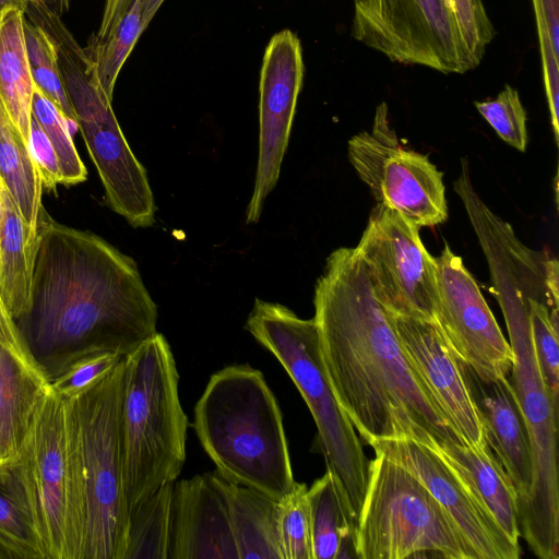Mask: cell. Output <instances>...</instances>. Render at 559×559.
<instances>
[{
  "mask_svg": "<svg viewBox=\"0 0 559 559\" xmlns=\"http://www.w3.org/2000/svg\"><path fill=\"white\" fill-rule=\"evenodd\" d=\"M308 487L295 483L289 493L278 500V536L283 559H313Z\"/></svg>",
  "mask_w": 559,
  "mask_h": 559,
  "instance_id": "d6a6232c",
  "label": "cell"
},
{
  "mask_svg": "<svg viewBox=\"0 0 559 559\" xmlns=\"http://www.w3.org/2000/svg\"><path fill=\"white\" fill-rule=\"evenodd\" d=\"M49 388L47 373L0 298V461L16 455Z\"/></svg>",
  "mask_w": 559,
  "mask_h": 559,
  "instance_id": "ffe728a7",
  "label": "cell"
},
{
  "mask_svg": "<svg viewBox=\"0 0 559 559\" xmlns=\"http://www.w3.org/2000/svg\"><path fill=\"white\" fill-rule=\"evenodd\" d=\"M124 357L74 401L86 491L83 559H123L129 528L120 444Z\"/></svg>",
  "mask_w": 559,
  "mask_h": 559,
  "instance_id": "30bf717a",
  "label": "cell"
},
{
  "mask_svg": "<svg viewBox=\"0 0 559 559\" xmlns=\"http://www.w3.org/2000/svg\"><path fill=\"white\" fill-rule=\"evenodd\" d=\"M462 370L487 444L512 481L520 509L533 484V457L526 424L509 376L486 380L464 361Z\"/></svg>",
  "mask_w": 559,
  "mask_h": 559,
  "instance_id": "d6986e66",
  "label": "cell"
},
{
  "mask_svg": "<svg viewBox=\"0 0 559 559\" xmlns=\"http://www.w3.org/2000/svg\"><path fill=\"white\" fill-rule=\"evenodd\" d=\"M386 313L411 368L451 428L468 445L487 444L481 420L465 382L462 360L438 322Z\"/></svg>",
  "mask_w": 559,
  "mask_h": 559,
  "instance_id": "e0dca14e",
  "label": "cell"
},
{
  "mask_svg": "<svg viewBox=\"0 0 559 559\" xmlns=\"http://www.w3.org/2000/svg\"><path fill=\"white\" fill-rule=\"evenodd\" d=\"M16 456L44 559H83L87 507L74 401L50 386Z\"/></svg>",
  "mask_w": 559,
  "mask_h": 559,
  "instance_id": "5b68a950",
  "label": "cell"
},
{
  "mask_svg": "<svg viewBox=\"0 0 559 559\" xmlns=\"http://www.w3.org/2000/svg\"><path fill=\"white\" fill-rule=\"evenodd\" d=\"M419 229L396 211L377 205L355 249L388 312L436 320V257L425 248Z\"/></svg>",
  "mask_w": 559,
  "mask_h": 559,
  "instance_id": "4fadbf2b",
  "label": "cell"
},
{
  "mask_svg": "<svg viewBox=\"0 0 559 559\" xmlns=\"http://www.w3.org/2000/svg\"><path fill=\"white\" fill-rule=\"evenodd\" d=\"M400 463L435 497L454 521L476 559H518L520 544L503 532L465 476L433 448L409 438L370 445Z\"/></svg>",
  "mask_w": 559,
  "mask_h": 559,
  "instance_id": "2e32d148",
  "label": "cell"
},
{
  "mask_svg": "<svg viewBox=\"0 0 559 559\" xmlns=\"http://www.w3.org/2000/svg\"><path fill=\"white\" fill-rule=\"evenodd\" d=\"M245 328L281 362L299 390L314 419L326 469L342 485L357 523L370 460L334 395L313 318L301 319L281 304L257 298Z\"/></svg>",
  "mask_w": 559,
  "mask_h": 559,
  "instance_id": "8992f818",
  "label": "cell"
},
{
  "mask_svg": "<svg viewBox=\"0 0 559 559\" xmlns=\"http://www.w3.org/2000/svg\"><path fill=\"white\" fill-rule=\"evenodd\" d=\"M36 230L31 308L16 323L48 379L78 354L126 356L157 332V306L131 257L43 206Z\"/></svg>",
  "mask_w": 559,
  "mask_h": 559,
  "instance_id": "7a4b0ae2",
  "label": "cell"
},
{
  "mask_svg": "<svg viewBox=\"0 0 559 559\" xmlns=\"http://www.w3.org/2000/svg\"><path fill=\"white\" fill-rule=\"evenodd\" d=\"M224 493L238 559H283L278 536V501L212 473Z\"/></svg>",
  "mask_w": 559,
  "mask_h": 559,
  "instance_id": "7402d4cb",
  "label": "cell"
},
{
  "mask_svg": "<svg viewBox=\"0 0 559 559\" xmlns=\"http://www.w3.org/2000/svg\"><path fill=\"white\" fill-rule=\"evenodd\" d=\"M133 0H105L104 12L99 28L94 35L96 39H104L116 27Z\"/></svg>",
  "mask_w": 559,
  "mask_h": 559,
  "instance_id": "ab89813d",
  "label": "cell"
},
{
  "mask_svg": "<svg viewBox=\"0 0 559 559\" xmlns=\"http://www.w3.org/2000/svg\"><path fill=\"white\" fill-rule=\"evenodd\" d=\"M169 343L158 332L124 356L120 411L122 478L129 514L178 478L186 461L188 417Z\"/></svg>",
  "mask_w": 559,
  "mask_h": 559,
  "instance_id": "277c9868",
  "label": "cell"
},
{
  "mask_svg": "<svg viewBox=\"0 0 559 559\" xmlns=\"http://www.w3.org/2000/svg\"><path fill=\"white\" fill-rule=\"evenodd\" d=\"M531 334L544 382L555 402H559L558 308L543 300L530 304Z\"/></svg>",
  "mask_w": 559,
  "mask_h": 559,
  "instance_id": "836d02e7",
  "label": "cell"
},
{
  "mask_svg": "<svg viewBox=\"0 0 559 559\" xmlns=\"http://www.w3.org/2000/svg\"><path fill=\"white\" fill-rule=\"evenodd\" d=\"M350 35L393 62L472 70L451 0H353Z\"/></svg>",
  "mask_w": 559,
  "mask_h": 559,
  "instance_id": "8fae6325",
  "label": "cell"
},
{
  "mask_svg": "<svg viewBox=\"0 0 559 559\" xmlns=\"http://www.w3.org/2000/svg\"><path fill=\"white\" fill-rule=\"evenodd\" d=\"M0 298L15 321L31 308L37 231L21 216L0 180Z\"/></svg>",
  "mask_w": 559,
  "mask_h": 559,
  "instance_id": "603a6c76",
  "label": "cell"
},
{
  "mask_svg": "<svg viewBox=\"0 0 559 559\" xmlns=\"http://www.w3.org/2000/svg\"><path fill=\"white\" fill-rule=\"evenodd\" d=\"M174 483L159 487L130 512L123 559H169Z\"/></svg>",
  "mask_w": 559,
  "mask_h": 559,
  "instance_id": "83f0119b",
  "label": "cell"
},
{
  "mask_svg": "<svg viewBox=\"0 0 559 559\" xmlns=\"http://www.w3.org/2000/svg\"><path fill=\"white\" fill-rule=\"evenodd\" d=\"M559 0H532L535 17H542L555 51L559 55Z\"/></svg>",
  "mask_w": 559,
  "mask_h": 559,
  "instance_id": "f35d334b",
  "label": "cell"
},
{
  "mask_svg": "<svg viewBox=\"0 0 559 559\" xmlns=\"http://www.w3.org/2000/svg\"><path fill=\"white\" fill-rule=\"evenodd\" d=\"M321 356L334 395L369 447L409 438L456 442L455 433L411 368L355 248L326 259L314 287Z\"/></svg>",
  "mask_w": 559,
  "mask_h": 559,
  "instance_id": "6da1fadb",
  "label": "cell"
},
{
  "mask_svg": "<svg viewBox=\"0 0 559 559\" xmlns=\"http://www.w3.org/2000/svg\"><path fill=\"white\" fill-rule=\"evenodd\" d=\"M312 558H356V519L346 493L329 469L307 490Z\"/></svg>",
  "mask_w": 559,
  "mask_h": 559,
  "instance_id": "cb8c5ba5",
  "label": "cell"
},
{
  "mask_svg": "<svg viewBox=\"0 0 559 559\" xmlns=\"http://www.w3.org/2000/svg\"><path fill=\"white\" fill-rule=\"evenodd\" d=\"M0 222H1V198H0Z\"/></svg>",
  "mask_w": 559,
  "mask_h": 559,
  "instance_id": "ee69618b",
  "label": "cell"
},
{
  "mask_svg": "<svg viewBox=\"0 0 559 559\" xmlns=\"http://www.w3.org/2000/svg\"><path fill=\"white\" fill-rule=\"evenodd\" d=\"M355 538L359 559H476L427 488L400 463L374 451Z\"/></svg>",
  "mask_w": 559,
  "mask_h": 559,
  "instance_id": "52a82bcc",
  "label": "cell"
},
{
  "mask_svg": "<svg viewBox=\"0 0 559 559\" xmlns=\"http://www.w3.org/2000/svg\"><path fill=\"white\" fill-rule=\"evenodd\" d=\"M37 22L56 43L62 81L108 205L134 228L152 226L156 206L146 170L130 148L111 102L92 83L84 48L61 17L43 14Z\"/></svg>",
  "mask_w": 559,
  "mask_h": 559,
  "instance_id": "ba28073f",
  "label": "cell"
},
{
  "mask_svg": "<svg viewBox=\"0 0 559 559\" xmlns=\"http://www.w3.org/2000/svg\"><path fill=\"white\" fill-rule=\"evenodd\" d=\"M537 37L539 43L543 79L550 112V122L555 141L558 144L559 136V55L555 51L549 37L547 25L542 17H535Z\"/></svg>",
  "mask_w": 559,
  "mask_h": 559,
  "instance_id": "8d00e7d4",
  "label": "cell"
},
{
  "mask_svg": "<svg viewBox=\"0 0 559 559\" xmlns=\"http://www.w3.org/2000/svg\"><path fill=\"white\" fill-rule=\"evenodd\" d=\"M163 2L164 0H142V26L144 31Z\"/></svg>",
  "mask_w": 559,
  "mask_h": 559,
  "instance_id": "b9f144b4",
  "label": "cell"
},
{
  "mask_svg": "<svg viewBox=\"0 0 559 559\" xmlns=\"http://www.w3.org/2000/svg\"><path fill=\"white\" fill-rule=\"evenodd\" d=\"M513 358L509 379L523 414L533 457V484L519 509L520 537L542 559L559 557L558 403L534 352L530 308L501 309Z\"/></svg>",
  "mask_w": 559,
  "mask_h": 559,
  "instance_id": "9c48e42d",
  "label": "cell"
},
{
  "mask_svg": "<svg viewBox=\"0 0 559 559\" xmlns=\"http://www.w3.org/2000/svg\"><path fill=\"white\" fill-rule=\"evenodd\" d=\"M193 429L224 479L281 500L295 485L283 416L263 373L231 365L213 373Z\"/></svg>",
  "mask_w": 559,
  "mask_h": 559,
  "instance_id": "3957f363",
  "label": "cell"
},
{
  "mask_svg": "<svg viewBox=\"0 0 559 559\" xmlns=\"http://www.w3.org/2000/svg\"><path fill=\"white\" fill-rule=\"evenodd\" d=\"M429 447L465 476L503 532L513 543L519 544L518 495L488 444L472 447L456 442H435Z\"/></svg>",
  "mask_w": 559,
  "mask_h": 559,
  "instance_id": "44dd1931",
  "label": "cell"
},
{
  "mask_svg": "<svg viewBox=\"0 0 559 559\" xmlns=\"http://www.w3.org/2000/svg\"><path fill=\"white\" fill-rule=\"evenodd\" d=\"M111 350H90L69 358L50 378L51 389L75 401L103 380L123 358Z\"/></svg>",
  "mask_w": 559,
  "mask_h": 559,
  "instance_id": "1f68e13d",
  "label": "cell"
},
{
  "mask_svg": "<svg viewBox=\"0 0 559 559\" xmlns=\"http://www.w3.org/2000/svg\"><path fill=\"white\" fill-rule=\"evenodd\" d=\"M0 559H44L16 455L0 461Z\"/></svg>",
  "mask_w": 559,
  "mask_h": 559,
  "instance_id": "484cf974",
  "label": "cell"
},
{
  "mask_svg": "<svg viewBox=\"0 0 559 559\" xmlns=\"http://www.w3.org/2000/svg\"><path fill=\"white\" fill-rule=\"evenodd\" d=\"M455 22L472 70L479 66L496 31L481 0H451Z\"/></svg>",
  "mask_w": 559,
  "mask_h": 559,
  "instance_id": "d590c367",
  "label": "cell"
},
{
  "mask_svg": "<svg viewBox=\"0 0 559 559\" xmlns=\"http://www.w3.org/2000/svg\"><path fill=\"white\" fill-rule=\"evenodd\" d=\"M436 263V321L449 344L480 378L493 380L509 376L511 346L463 260L444 242Z\"/></svg>",
  "mask_w": 559,
  "mask_h": 559,
  "instance_id": "5bb4252c",
  "label": "cell"
},
{
  "mask_svg": "<svg viewBox=\"0 0 559 559\" xmlns=\"http://www.w3.org/2000/svg\"><path fill=\"white\" fill-rule=\"evenodd\" d=\"M24 37L35 86L69 121L78 127V118L62 81L53 38L26 15L24 16Z\"/></svg>",
  "mask_w": 559,
  "mask_h": 559,
  "instance_id": "f546056e",
  "label": "cell"
},
{
  "mask_svg": "<svg viewBox=\"0 0 559 559\" xmlns=\"http://www.w3.org/2000/svg\"><path fill=\"white\" fill-rule=\"evenodd\" d=\"M28 148L39 170L43 187L55 190L61 183V174L56 152L35 117H31Z\"/></svg>",
  "mask_w": 559,
  "mask_h": 559,
  "instance_id": "74e56055",
  "label": "cell"
},
{
  "mask_svg": "<svg viewBox=\"0 0 559 559\" xmlns=\"http://www.w3.org/2000/svg\"><path fill=\"white\" fill-rule=\"evenodd\" d=\"M32 115L49 138L56 152L61 183L69 186L84 181L87 171L70 133L69 124L74 123L69 121L36 86L32 99Z\"/></svg>",
  "mask_w": 559,
  "mask_h": 559,
  "instance_id": "4dcf8cb0",
  "label": "cell"
},
{
  "mask_svg": "<svg viewBox=\"0 0 559 559\" xmlns=\"http://www.w3.org/2000/svg\"><path fill=\"white\" fill-rule=\"evenodd\" d=\"M348 157L377 205L396 211L419 228L448 219L443 173L428 155L399 142L385 103L377 107L371 131L348 141Z\"/></svg>",
  "mask_w": 559,
  "mask_h": 559,
  "instance_id": "7c38bea8",
  "label": "cell"
},
{
  "mask_svg": "<svg viewBox=\"0 0 559 559\" xmlns=\"http://www.w3.org/2000/svg\"><path fill=\"white\" fill-rule=\"evenodd\" d=\"M24 16V11L13 9L0 19V100L27 142L35 84L25 45Z\"/></svg>",
  "mask_w": 559,
  "mask_h": 559,
  "instance_id": "d4e9b609",
  "label": "cell"
},
{
  "mask_svg": "<svg viewBox=\"0 0 559 559\" xmlns=\"http://www.w3.org/2000/svg\"><path fill=\"white\" fill-rule=\"evenodd\" d=\"M0 180L25 223L37 231L43 181L28 144L0 100Z\"/></svg>",
  "mask_w": 559,
  "mask_h": 559,
  "instance_id": "4316f807",
  "label": "cell"
},
{
  "mask_svg": "<svg viewBox=\"0 0 559 559\" xmlns=\"http://www.w3.org/2000/svg\"><path fill=\"white\" fill-rule=\"evenodd\" d=\"M19 9L25 12L27 0H0V19L10 10Z\"/></svg>",
  "mask_w": 559,
  "mask_h": 559,
  "instance_id": "7bdbcfd3",
  "label": "cell"
},
{
  "mask_svg": "<svg viewBox=\"0 0 559 559\" xmlns=\"http://www.w3.org/2000/svg\"><path fill=\"white\" fill-rule=\"evenodd\" d=\"M27 3L34 4L39 9L60 17L69 8V0H27Z\"/></svg>",
  "mask_w": 559,
  "mask_h": 559,
  "instance_id": "60d3db41",
  "label": "cell"
},
{
  "mask_svg": "<svg viewBox=\"0 0 559 559\" xmlns=\"http://www.w3.org/2000/svg\"><path fill=\"white\" fill-rule=\"evenodd\" d=\"M169 559H238L227 503L212 473L174 483Z\"/></svg>",
  "mask_w": 559,
  "mask_h": 559,
  "instance_id": "ac0fdd59",
  "label": "cell"
},
{
  "mask_svg": "<svg viewBox=\"0 0 559 559\" xmlns=\"http://www.w3.org/2000/svg\"><path fill=\"white\" fill-rule=\"evenodd\" d=\"M305 73L302 48L289 29L274 34L263 55L259 83V154L246 223L260 219L264 201L275 188L288 145Z\"/></svg>",
  "mask_w": 559,
  "mask_h": 559,
  "instance_id": "9a60e30c",
  "label": "cell"
},
{
  "mask_svg": "<svg viewBox=\"0 0 559 559\" xmlns=\"http://www.w3.org/2000/svg\"><path fill=\"white\" fill-rule=\"evenodd\" d=\"M143 32L142 0H133L108 36H93L84 48L91 81L110 102L120 70Z\"/></svg>",
  "mask_w": 559,
  "mask_h": 559,
  "instance_id": "f1b7e54d",
  "label": "cell"
},
{
  "mask_svg": "<svg viewBox=\"0 0 559 559\" xmlns=\"http://www.w3.org/2000/svg\"><path fill=\"white\" fill-rule=\"evenodd\" d=\"M474 105L507 144L520 152L526 151V111L515 88L507 84L497 97L474 102Z\"/></svg>",
  "mask_w": 559,
  "mask_h": 559,
  "instance_id": "e575fe53",
  "label": "cell"
}]
</instances>
